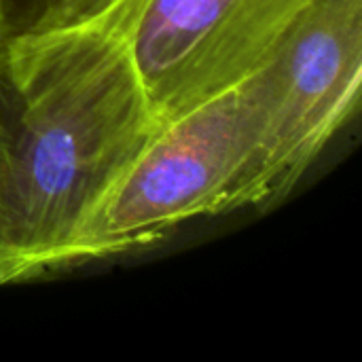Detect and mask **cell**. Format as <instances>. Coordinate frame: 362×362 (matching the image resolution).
Segmentation results:
<instances>
[{
  "instance_id": "cell-1",
  "label": "cell",
  "mask_w": 362,
  "mask_h": 362,
  "mask_svg": "<svg viewBox=\"0 0 362 362\" xmlns=\"http://www.w3.org/2000/svg\"><path fill=\"white\" fill-rule=\"evenodd\" d=\"M125 2L0 49V284L70 265L72 244L159 127Z\"/></svg>"
},
{
  "instance_id": "cell-2",
  "label": "cell",
  "mask_w": 362,
  "mask_h": 362,
  "mask_svg": "<svg viewBox=\"0 0 362 362\" xmlns=\"http://www.w3.org/2000/svg\"><path fill=\"white\" fill-rule=\"evenodd\" d=\"M263 81L235 85L159 123L83 223L70 265L153 244L176 227L269 202L263 172Z\"/></svg>"
},
{
  "instance_id": "cell-3",
  "label": "cell",
  "mask_w": 362,
  "mask_h": 362,
  "mask_svg": "<svg viewBox=\"0 0 362 362\" xmlns=\"http://www.w3.org/2000/svg\"><path fill=\"white\" fill-rule=\"evenodd\" d=\"M314 0H127L125 42L163 123L261 68Z\"/></svg>"
},
{
  "instance_id": "cell-4",
  "label": "cell",
  "mask_w": 362,
  "mask_h": 362,
  "mask_svg": "<svg viewBox=\"0 0 362 362\" xmlns=\"http://www.w3.org/2000/svg\"><path fill=\"white\" fill-rule=\"evenodd\" d=\"M267 199L286 195L358 108L362 0H314L259 68Z\"/></svg>"
},
{
  "instance_id": "cell-5",
  "label": "cell",
  "mask_w": 362,
  "mask_h": 362,
  "mask_svg": "<svg viewBox=\"0 0 362 362\" xmlns=\"http://www.w3.org/2000/svg\"><path fill=\"white\" fill-rule=\"evenodd\" d=\"M127 0H0V49L30 36L91 23Z\"/></svg>"
}]
</instances>
